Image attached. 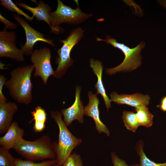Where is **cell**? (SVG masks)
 <instances>
[{
	"instance_id": "19",
	"label": "cell",
	"mask_w": 166,
	"mask_h": 166,
	"mask_svg": "<svg viewBox=\"0 0 166 166\" xmlns=\"http://www.w3.org/2000/svg\"><path fill=\"white\" fill-rule=\"evenodd\" d=\"M143 148V143H139L137 150L140 156V166H166V162L164 163H157L148 158L144 152Z\"/></svg>"
},
{
	"instance_id": "16",
	"label": "cell",
	"mask_w": 166,
	"mask_h": 166,
	"mask_svg": "<svg viewBox=\"0 0 166 166\" xmlns=\"http://www.w3.org/2000/svg\"><path fill=\"white\" fill-rule=\"evenodd\" d=\"M17 5L31 12L38 21H42L46 22L51 28L50 14L51 9L49 6L42 1L37 3L36 7L30 6L22 1L20 3L16 2Z\"/></svg>"
},
{
	"instance_id": "27",
	"label": "cell",
	"mask_w": 166,
	"mask_h": 166,
	"mask_svg": "<svg viewBox=\"0 0 166 166\" xmlns=\"http://www.w3.org/2000/svg\"><path fill=\"white\" fill-rule=\"evenodd\" d=\"M6 78L3 74L0 75V100L4 101H7V99L2 93L3 87L5 85L6 81Z\"/></svg>"
},
{
	"instance_id": "28",
	"label": "cell",
	"mask_w": 166,
	"mask_h": 166,
	"mask_svg": "<svg viewBox=\"0 0 166 166\" xmlns=\"http://www.w3.org/2000/svg\"><path fill=\"white\" fill-rule=\"evenodd\" d=\"M45 123L42 121H35L33 127V130L36 132L42 131L45 128Z\"/></svg>"
},
{
	"instance_id": "1",
	"label": "cell",
	"mask_w": 166,
	"mask_h": 166,
	"mask_svg": "<svg viewBox=\"0 0 166 166\" xmlns=\"http://www.w3.org/2000/svg\"><path fill=\"white\" fill-rule=\"evenodd\" d=\"M34 70L33 65L18 67L11 71L10 77L6 82L10 95L18 103L28 105L32 100L31 77Z\"/></svg>"
},
{
	"instance_id": "15",
	"label": "cell",
	"mask_w": 166,
	"mask_h": 166,
	"mask_svg": "<svg viewBox=\"0 0 166 166\" xmlns=\"http://www.w3.org/2000/svg\"><path fill=\"white\" fill-rule=\"evenodd\" d=\"M90 66L92 69L94 73L96 75L97 80L95 85V88L97 89V94H100L103 97L107 110L111 107V102L110 99L107 96L102 80V75L103 66L102 62L99 60L91 58L89 61Z\"/></svg>"
},
{
	"instance_id": "17",
	"label": "cell",
	"mask_w": 166,
	"mask_h": 166,
	"mask_svg": "<svg viewBox=\"0 0 166 166\" xmlns=\"http://www.w3.org/2000/svg\"><path fill=\"white\" fill-rule=\"evenodd\" d=\"M137 120L140 126L149 127L153 124V116L149 111L147 106L135 108Z\"/></svg>"
},
{
	"instance_id": "18",
	"label": "cell",
	"mask_w": 166,
	"mask_h": 166,
	"mask_svg": "<svg viewBox=\"0 0 166 166\" xmlns=\"http://www.w3.org/2000/svg\"><path fill=\"white\" fill-rule=\"evenodd\" d=\"M122 118L124 126L129 130L135 132L140 126L136 113L133 111H124Z\"/></svg>"
},
{
	"instance_id": "2",
	"label": "cell",
	"mask_w": 166,
	"mask_h": 166,
	"mask_svg": "<svg viewBox=\"0 0 166 166\" xmlns=\"http://www.w3.org/2000/svg\"><path fill=\"white\" fill-rule=\"evenodd\" d=\"M12 148L26 160L34 162L56 159L54 143L46 135L33 141L22 138L14 144Z\"/></svg>"
},
{
	"instance_id": "26",
	"label": "cell",
	"mask_w": 166,
	"mask_h": 166,
	"mask_svg": "<svg viewBox=\"0 0 166 166\" xmlns=\"http://www.w3.org/2000/svg\"><path fill=\"white\" fill-rule=\"evenodd\" d=\"M0 21L3 23L5 26L4 27V29L6 30L9 29L11 30L14 29L17 27V25L14 23L6 18L3 16L0 13Z\"/></svg>"
},
{
	"instance_id": "5",
	"label": "cell",
	"mask_w": 166,
	"mask_h": 166,
	"mask_svg": "<svg viewBox=\"0 0 166 166\" xmlns=\"http://www.w3.org/2000/svg\"><path fill=\"white\" fill-rule=\"evenodd\" d=\"M75 1L77 7L73 9L64 4L60 0H57L56 10L50 14L51 32L56 34L62 33L63 30L59 26L61 24H81L93 16L92 14L83 12L79 7L78 1Z\"/></svg>"
},
{
	"instance_id": "3",
	"label": "cell",
	"mask_w": 166,
	"mask_h": 166,
	"mask_svg": "<svg viewBox=\"0 0 166 166\" xmlns=\"http://www.w3.org/2000/svg\"><path fill=\"white\" fill-rule=\"evenodd\" d=\"M96 40L109 44L121 50L124 54V59L119 65L113 68L105 69L106 73L108 74L112 75L120 72H130L140 66L142 63L140 53L145 46L144 42L141 41L135 47L130 48L123 43L118 42L116 39L109 35H107L105 39L97 37Z\"/></svg>"
},
{
	"instance_id": "25",
	"label": "cell",
	"mask_w": 166,
	"mask_h": 166,
	"mask_svg": "<svg viewBox=\"0 0 166 166\" xmlns=\"http://www.w3.org/2000/svg\"><path fill=\"white\" fill-rule=\"evenodd\" d=\"M111 157L112 163L114 166H140L138 164H135L131 165H128L126 161L120 159L114 152L111 154Z\"/></svg>"
},
{
	"instance_id": "10",
	"label": "cell",
	"mask_w": 166,
	"mask_h": 166,
	"mask_svg": "<svg viewBox=\"0 0 166 166\" xmlns=\"http://www.w3.org/2000/svg\"><path fill=\"white\" fill-rule=\"evenodd\" d=\"M81 91V87L77 86L75 88V100L74 103L70 107L61 111V113L63 116V121L67 126H69L75 120L78 121L81 123H83L84 107L80 99Z\"/></svg>"
},
{
	"instance_id": "31",
	"label": "cell",
	"mask_w": 166,
	"mask_h": 166,
	"mask_svg": "<svg viewBox=\"0 0 166 166\" xmlns=\"http://www.w3.org/2000/svg\"><path fill=\"white\" fill-rule=\"evenodd\" d=\"M54 166H59V165H57V164H55Z\"/></svg>"
},
{
	"instance_id": "20",
	"label": "cell",
	"mask_w": 166,
	"mask_h": 166,
	"mask_svg": "<svg viewBox=\"0 0 166 166\" xmlns=\"http://www.w3.org/2000/svg\"><path fill=\"white\" fill-rule=\"evenodd\" d=\"M15 166H54L57 163L56 159L49 160L39 163H36L28 160L15 158Z\"/></svg>"
},
{
	"instance_id": "8",
	"label": "cell",
	"mask_w": 166,
	"mask_h": 166,
	"mask_svg": "<svg viewBox=\"0 0 166 166\" xmlns=\"http://www.w3.org/2000/svg\"><path fill=\"white\" fill-rule=\"evenodd\" d=\"M14 18L23 27L26 36V41L23 45H20V49L24 55H31L33 51V47L37 42H46L52 46H55L53 41L44 37L45 35L32 27L20 15L15 14H13Z\"/></svg>"
},
{
	"instance_id": "30",
	"label": "cell",
	"mask_w": 166,
	"mask_h": 166,
	"mask_svg": "<svg viewBox=\"0 0 166 166\" xmlns=\"http://www.w3.org/2000/svg\"><path fill=\"white\" fill-rule=\"evenodd\" d=\"M157 2L160 5L166 9V0H158Z\"/></svg>"
},
{
	"instance_id": "29",
	"label": "cell",
	"mask_w": 166,
	"mask_h": 166,
	"mask_svg": "<svg viewBox=\"0 0 166 166\" xmlns=\"http://www.w3.org/2000/svg\"><path fill=\"white\" fill-rule=\"evenodd\" d=\"M157 107L162 111L166 112V96L163 97L160 100V104Z\"/></svg>"
},
{
	"instance_id": "23",
	"label": "cell",
	"mask_w": 166,
	"mask_h": 166,
	"mask_svg": "<svg viewBox=\"0 0 166 166\" xmlns=\"http://www.w3.org/2000/svg\"><path fill=\"white\" fill-rule=\"evenodd\" d=\"M31 113L33 117V120L46 123L47 114L45 110L41 106H37Z\"/></svg>"
},
{
	"instance_id": "24",
	"label": "cell",
	"mask_w": 166,
	"mask_h": 166,
	"mask_svg": "<svg viewBox=\"0 0 166 166\" xmlns=\"http://www.w3.org/2000/svg\"><path fill=\"white\" fill-rule=\"evenodd\" d=\"M62 165V166H83V163L80 156L74 153L69 156Z\"/></svg>"
},
{
	"instance_id": "22",
	"label": "cell",
	"mask_w": 166,
	"mask_h": 166,
	"mask_svg": "<svg viewBox=\"0 0 166 166\" xmlns=\"http://www.w3.org/2000/svg\"><path fill=\"white\" fill-rule=\"evenodd\" d=\"M15 158L9 150L2 146L0 147V166H15Z\"/></svg>"
},
{
	"instance_id": "13",
	"label": "cell",
	"mask_w": 166,
	"mask_h": 166,
	"mask_svg": "<svg viewBox=\"0 0 166 166\" xmlns=\"http://www.w3.org/2000/svg\"><path fill=\"white\" fill-rule=\"evenodd\" d=\"M17 104L11 101L0 100V133L7 131L11 124L14 114L18 110Z\"/></svg>"
},
{
	"instance_id": "9",
	"label": "cell",
	"mask_w": 166,
	"mask_h": 166,
	"mask_svg": "<svg viewBox=\"0 0 166 166\" xmlns=\"http://www.w3.org/2000/svg\"><path fill=\"white\" fill-rule=\"evenodd\" d=\"M16 39L14 31H8L4 29L0 32V57L9 58L18 62L25 61L22 52L16 46Z\"/></svg>"
},
{
	"instance_id": "21",
	"label": "cell",
	"mask_w": 166,
	"mask_h": 166,
	"mask_svg": "<svg viewBox=\"0 0 166 166\" xmlns=\"http://www.w3.org/2000/svg\"><path fill=\"white\" fill-rule=\"evenodd\" d=\"M0 4L6 8L9 11L16 12L18 15L23 16L26 19L30 22H31L34 17H32L27 14L22 10L19 9L17 6L11 0H1Z\"/></svg>"
},
{
	"instance_id": "11",
	"label": "cell",
	"mask_w": 166,
	"mask_h": 166,
	"mask_svg": "<svg viewBox=\"0 0 166 166\" xmlns=\"http://www.w3.org/2000/svg\"><path fill=\"white\" fill-rule=\"evenodd\" d=\"M97 95L93 94L91 91L88 92L89 102L88 105L84 107V115L90 117L93 119L96 129L99 133H104L109 136L110 134L109 129L100 118L98 107L100 101Z\"/></svg>"
},
{
	"instance_id": "14",
	"label": "cell",
	"mask_w": 166,
	"mask_h": 166,
	"mask_svg": "<svg viewBox=\"0 0 166 166\" xmlns=\"http://www.w3.org/2000/svg\"><path fill=\"white\" fill-rule=\"evenodd\" d=\"M24 130L21 128L16 121H13L4 135L0 138V145L9 150L14 144L23 138Z\"/></svg>"
},
{
	"instance_id": "12",
	"label": "cell",
	"mask_w": 166,
	"mask_h": 166,
	"mask_svg": "<svg viewBox=\"0 0 166 166\" xmlns=\"http://www.w3.org/2000/svg\"><path fill=\"white\" fill-rule=\"evenodd\" d=\"M110 99L118 105H126L135 108L142 106H147L150 101L148 95L137 93L132 94H118L116 92H112L110 95Z\"/></svg>"
},
{
	"instance_id": "7",
	"label": "cell",
	"mask_w": 166,
	"mask_h": 166,
	"mask_svg": "<svg viewBox=\"0 0 166 166\" xmlns=\"http://www.w3.org/2000/svg\"><path fill=\"white\" fill-rule=\"evenodd\" d=\"M30 55V61L34 67V76L41 77L46 85L49 77L54 74L51 64V50L46 47L40 48L34 50Z\"/></svg>"
},
{
	"instance_id": "6",
	"label": "cell",
	"mask_w": 166,
	"mask_h": 166,
	"mask_svg": "<svg viewBox=\"0 0 166 166\" xmlns=\"http://www.w3.org/2000/svg\"><path fill=\"white\" fill-rule=\"evenodd\" d=\"M84 30L81 28L72 30L68 37L64 40H59L63 45L57 51L55 63L57 64L53 76L56 78L61 77L67 69L73 64V61L70 57L71 51L74 46L77 44L83 38Z\"/></svg>"
},
{
	"instance_id": "4",
	"label": "cell",
	"mask_w": 166,
	"mask_h": 166,
	"mask_svg": "<svg viewBox=\"0 0 166 166\" xmlns=\"http://www.w3.org/2000/svg\"><path fill=\"white\" fill-rule=\"evenodd\" d=\"M61 113L57 111H52L50 116L57 124L59 129L58 141L54 143L57 164L62 165L71 154L73 150L81 142L82 140L75 137L69 131L62 118Z\"/></svg>"
}]
</instances>
